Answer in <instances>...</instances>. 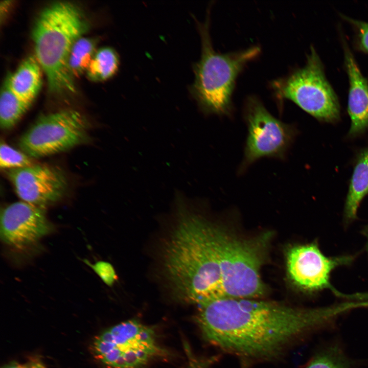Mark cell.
<instances>
[{
  "label": "cell",
  "mask_w": 368,
  "mask_h": 368,
  "mask_svg": "<svg viewBox=\"0 0 368 368\" xmlns=\"http://www.w3.org/2000/svg\"><path fill=\"white\" fill-rule=\"evenodd\" d=\"M198 307L196 321L205 339L225 351L258 359L274 357L294 340L327 327L353 309L349 302L302 308L237 298Z\"/></svg>",
  "instance_id": "6da1fadb"
},
{
  "label": "cell",
  "mask_w": 368,
  "mask_h": 368,
  "mask_svg": "<svg viewBox=\"0 0 368 368\" xmlns=\"http://www.w3.org/2000/svg\"><path fill=\"white\" fill-rule=\"evenodd\" d=\"M178 198V219L165 248L164 266L173 290L198 306L225 298L209 221L188 209Z\"/></svg>",
  "instance_id": "7a4b0ae2"
},
{
  "label": "cell",
  "mask_w": 368,
  "mask_h": 368,
  "mask_svg": "<svg viewBox=\"0 0 368 368\" xmlns=\"http://www.w3.org/2000/svg\"><path fill=\"white\" fill-rule=\"evenodd\" d=\"M88 28L81 9L68 2L50 4L37 16L32 32L34 55L46 75L51 92L75 91L68 69L69 56L75 42Z\"/></svg>",
  "instance_id": "3957f363"
},
{
  "label": "cell",
  "mask_w": 368,
  "mask_h": 368,
  "mask_svg": "<svg viewBox=\"0 0 368 368\" xmlns=\"http://www.w3.org/2000/svg\"><path fill=\"white\" fill-rule=\"evenodd\" d=\"M210 12L203 23L198 22L201 54L193 65L194 82L190 91L206 113L228 114L237 78L245 65L260 53L258 46L221 54L216 52L209 33Z\"/></svg>",
  "instance_id": "277c9868"
},
{
  "label": "cell",
  "mask_w": 368,
  "mask_h": 368,
  "mask_svg": "<svg viewBox=\"0 0 368 368\" xmlns=\"http://www.w3.org/2000/svg\"><path fill=\"white\" fill-rule=\"evenodd\" d=\"M209 228L225 298H255L262 296L265 287L260 270L270 233L242 239L210 222Z\"/></svg>",
  "instance_id": "5b68a950"
},
{
  "label": "cell",
  "mask_w": 368,
  "mask_h": 368,
  "mask_svg": "<svg viewBox=\"0 0 368 368\" xmlns=\"http://www.w3.org/2000/svg\"><path fill=\"white\" fill-rule=\"evenodd\" d=\"M271 86L279 98L291 100L319 120L331 122L339 118L337 97L325 76L323 64L313 47L303 67L273 80Z\"/></svg>",
  "instance_id": "8992f818"
},
{
  "label": "cell",
  "mask_w": 368,
  "mask_h": 368,
  "mask_svg": "<svg viewBox=\"0 0 368 368\" xmlns=\"http://www.w3.org/2000/svg\"><path fill=\"white\" fill-rule=\"evenodd\" d=\"M94 356L110 368H141L162 351L154 330L135 319L112 326L97 336Z\"/></svg>",
  "instance_id": "52a82bcc"
},
{
  "label": "cell",
  "mask_w": 368,
  "mask_h": 368,
  "mask_svg": "<svg viewBox=\"0 0 368 368\" xmlns=\"http://www.w3.org/2000/svg\"><path fill=\"white\" fill-rule=\"evenodd\" d=\"M88 129L83 114L65 109L39 118L20 137L19 146L31 158L49 156L83 143Z\"/></svg>",
  "instance_id": "ba28073f"
},
{
  "label": "cell",
  "mask_w": 368,
  "mask_h": 368,
  "mask_svg": "<svg viewBox=\"0 0 368 368\" xmlns=\"http://www.w3.org/2000/svg\"><path fill=\"white\" fill-rule=\"evenodd\" d=\"M248 127L243 168L263 157H283L294 135V129L273 116L257 98L249 97L244 111Z\"/></svg>",
  "instance_id": "9c48e42d"
},
{
  "label": "cell",
  "mask_w": 368,
  "mask_h": 368,
  "mask_svg": "<svg viewBox=\"0 0 368 368\" xmlns=\"http://www.w3.org/2000/svg\"><path fill=\"white\" fill-rule=\"evenodd\" d=\"M286 259L289 278L299 289L308 292L329 289L336 295L343 296L331 285L330 275L336 268L350 264L354 259L352 256L326 257L318 245L312 243L291 247Z\"/></svg>",
  "instance_id": "30bf717a"
},
{
  "label": "cell",
  "mask_w": 368,
  "mask_h": 368,
  "mask_svg": "<svg viewBox=\"0 0 368 368\" xmlns=\"http://www.w3.org/2000/svg\"><path fill=\"white\" fill-rule=\"evenodd\" d=\"M7 174L23 201L42 209L59 200L67 187L63 172L47 165L10 169Z\"/></svg>",
  "instance_id": "8fae6325"
},
{
  "label": "cell",
  "mask_w": 368,
  "mask_h": 368,
  "mask_svg": "<svg viewBox=\"0 0 368 368\" xmlns=\"http://www.w3.org/2000/svg\"><path fill=\"white\" fill-rule=\"evenodd\" d=\"M52 225L43 209L25 201L10 204L1 213V237L8 245L22 248L48 234Z\"/></svg>",
  "instance_id": "7c38bea8"
},
{
  "label": "cell",
  "mask_w": 368,
  "mask_h": 368,
  "mask_svg": "<svg viewBox=\"0 0 368 368\" xmlns=\"http://www.w3.org/2000/svg\"><path fill=\"white\" fill-rule=\"evenodd\" d=\"M344 59L350 83L348 111L351 125L349 135L354 136L368 129V82L347 47Z\"/></svg>",
  "instance_id": "4fadbf2b"
},
{
  "label": "cell",
  "mask_w": 368,
  "mask_h": 368,
  "mask_svg": "<svg viewBox=\"0 0 368 368\" xmlns=\"http://www.w3.org/2000/svg\"><path fill=\"white\" fill-rule=\"evenodd\" d=\"M41 70L35 55L29 56L14 73L8 75L11 89L21 98L32 103L41 86Z\"/></svg>",
  "instance_id": "5bb4252c"
},
{
  "label": "cell",
  "mask_w": 368,
  "mask_h": 368,
  "mask_svg": "<svg viewBox=\"0 0 368 368\" xmlns=\"http://www.w3.org/2000/svg\"><path fill=\"white\" fill-rule=\"evenodd\" d=\"M368 194V148L361 152L358 157L351 178L346 201L344 213L346 218L354 219L362 199Z\"/></svg>",
  "instance_id": "9a60e30c"
},
{
  "label": "cell",
  "mask_w": 368,
  "mask_h": 368,
  "mask_svg": "<svg viewBox=\"0 0 368 368\" xmlns=\"http://www.w3.org/2000/svg\"><path fill=\"white\" fill-rule=\"evenodd\" d=\"M32 103L21 98L11 89L8 75L2 87L0 97V124L3 129L13 127Z\"/></svg>",
  "instance_id": "2e32d148"
},
{
  "label": "cell",
  "mask_w": 368,
  "mask_h": 368,
  "mask_svg": "<svg viewBox=\"0 0 368 368\" xmlns=\"http://www.w3.org/2000/svg\"><path fill=\"white\" fill-rule=\"evenodd\" d=\"M120 64L118 53L110 47H104L97 51L86 71L91 81L101 82L113 77Z\"/></svg>",
  "instance_id": "e0dca14e"
},
{
  "label": "cell",
  "mask_w": 368,
  "mask_h": 368,
  "mask_svg": "<svg viewBox=\"0 0 368 368\" xmlns=\"http://www.w3.org/2000/svg\"><path fill=\"white\" fill-rule=\"evenodd\" d=\"M96 42L94 39L81 37L74 44L69 56L68 65L74 77L86 72L96 52Z\"/></svg>",
  "instance_id": "ac0fdd59"
},
{
  "label": "cell",
  "mask_w": 368,
  "mask_h": 368,
  "mask_svg": "<svg viewBox=\"0 0 368 368\" xmlns=\"http://www.w3.org/2000/svg\"><path fill=\"white\" fill-rule=\"evenodd\" d=\"M306 368H351L339 349L333 347L317 354Z\"/></svg>",
  "instance_id": "d6986e66"
},
{
  "label": "cell",
  "mask_w": 368,
  "mask_h": 368,
  "mask_svg": "<svg viewBox=\"0 0 368 368\" xmlns=\"http://www.w3.org/2000/svg\"><path fill=\"white\" fill-rule=\"evenodd\" d=\"M32 158L5 142L0 146V167L3 169H17L34 165Z\"/></svg>",
  "instance_id": "ffe728a7"
},
{
  "label": "cell",
  "mask_w": 368,
  "mask_h": 368,
  "mask_svg": "<svg viewBox=\"0 0 368 368\" xmlns=\"http://www.w3.org/2000/svg\"><path fill=\"white\" fill-rule=\"evenodd\" d=\"M84 262L90 267L107 285L111 286L118 279L115 270L110 263L100 261L91 264L87 260H84Z\"/></svg>",
  "instance_id": "44dd1931"
},
{
  "label": "cell",
  "mask_w": 368,
  "mask_h": 368,
  "mask_svg": "<svg viewBox=\"0 0 368 368\" xmlns=\"http://www.w3.org/2000/svg\"><path fill=\"white\" fill-rule=\"evenodd\" d=\"M356 28L360 45L362 49L368 53V22L348 19Z\"/></svg>",
  "instance_id": "7402d4cb"
},
{
  "label": "cell",
  "mask_w": 368,
  "mask_h": 368,
  "mask_svg": "<svg viewBox=\"0 0 368 368\" xmlns=\"http://www.w3.org/2000/svg\"><path fill=\"white\" fill-rule=\"evenodd\" d=\"M3 368H30V364H21L17 362H12L5 366Z\"/></svg>",
  "instance_id": "603a6c76"
},
{
  "label": "cell",
  "mask_w": 368,
  "mask_h": 368,
  "mask_svg": "<svg viewBox=\"0 0 368 368\" xmlns=\"http://www.w3.org/2000/svg\"><path fill=\"white\" fill-rule=\"evenodd\" d=\"M30 368H45V367L41 361L36 360L30 363Z\"/></svg>",
  "instance_id": "cb8c5ba5"
},
{
  "label": "cell",
  "mask_w": 368,
  "mask_h": 368,
  "mask_svg": "<svg viewBox=\"0 0 368 368\" xmlns=\"http://www.w3.org/2000/svg\"><path fill=\"white\" fill-rule=\"evenodd\" d=\"M190 368H205V364L197 362H192Z\"/></svg>",
  "instance_id": "d4e9b609"
},
{
  "label": "cell",
  "mask_w": 368,
  "mask_h": 368,
  "mask_svg": "<svg viewBox=\"0 0 368 368\" xmlns=\"http://www.w3.org/2000/svg\"><path fill=\"white\" fill-rule=\"evenodd\" d=\"M364 234L367 239V247L368 250V225L365 227V229H364Z\"/></svg>",
  "instance_id": "484cf974"
}]
</instances>
